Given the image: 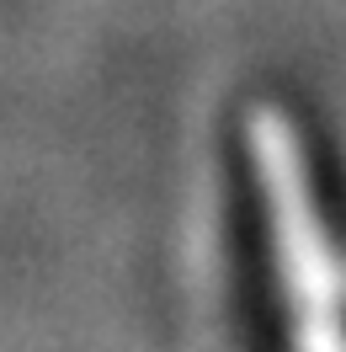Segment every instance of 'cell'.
<instances>
[{
    "instance_id": "obj_1",
    "label": "cell",
    "mask_w": 346,
    "mask_h": 352,
    "mask_svg": "<svg viewBox=\"0 0 346 352\" xmlns=\"http://www.w3.org/2000/svg\"><path fill=\"white\" fill-rule=\"evenodd\" d=\"M240 144L277 352H346V256L336 262V224L303 129L282 107H251Z\"/></svg>"
}]
</instances>
